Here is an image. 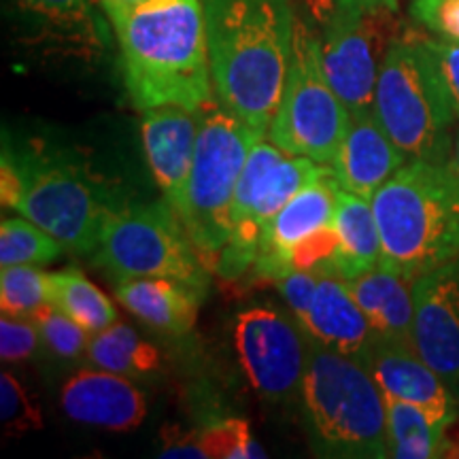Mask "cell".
I'll use <instances>...</instances> for the list:
<instances>
[{"instance_id": "obj_26", "label": "cell", "mask_w": 459, "mask_h": 459, "mask_svg": "<svg viewBox=\"0 0 459 459\" xmlns=\"http://www.w3.org/2000/svg\"><path fill=\"white\" fill-rule=\"evenodd\" d=\"M49 304L91 334L117 321V308L111 298L102 294L79 268L49 273Z\"/></svg>"}, {"instance_id": "obj_17", "label": "cell", "mask_w": 459, "mask_h": 459, "mask_svg": "<svg viewBox=\"0 0 459 459\" xmlns=\"http://www.w3.org/2000/svg\"><path fill=\"white\" fill-rule=\"evenodd\" d=\"M198 113L183 107H156L143 111L141 139L145 158L164 200L175 209L186 186L200 132Z\"/></svg>"}, {"instance_id": "obj_39", "label": "cell", "mask_w": 459, "mask_h": 459, "mask_svg": "<svg viewBox=\"0 0 459 459\" xmlns=\"http://www.w3.org/2000/svg\"><path fill=\"white\" fill-rule=\"evenodd\" d=\"M449 166L457 172V177H459V130H457V134H455V143H453V153H451Z\"/></svg>"}, {"instance_id": "obj_37", "label": "cell", "mask_w": 459, "mask_h": 459, "mask_svg": "<svg viewBox=\"0 0 459 459\" xmlns=\"http://www.w3.org/2000/svg\"><path fill=\"white\" fill-rule=\"evenodd\" d=\"M428 41H429V48L434 51L436 60H438L440 71H443L453 107H455V113L459 117V45L440 41V39H429V37Z\"/></svg>"}, {"instance_id": "obj_20", "label": "cell", "mask_w": 459, "mask_h": 459, "mask_svg": "<svg viewBox=\"0 0 459 459\" xmlns=\"http://www.w3.org/2000/svg\"><path fill=\"white\" fill-rule=\"evenodd\" d=\"M115 298L149 328L169 336H186L196 324L204 291L175 279L145 277L115 285Z\"/></svg>"}, {"instance_id": "obj_33", "label": "cell", "mask_w": 459, "mask_h": 459, "mask_svg": "<svg viewBox=\"0 0 459 459\" xmlns=\"http://www.w3.org/2000/svg\"><path fill=\"white\" fill-rule=\"evenodd\" d=\"M41 334L32 317H15L3 313L0 317V359L3 364H17L30 359L39 351Z\"/></svg>"}, {"instance_id": "obj_29", "label": "cell", "mask_w": 459, "mask_h": 459, "mask_svg": "<svg viewBox=\"0 0 459 459\" xmlns=\"http://www.w3.org/2000/svg\"><path fill=\"white\" fill-rule=\"evenodd\" d=\"M200 445L206 459H262L264 446L255 443L247 419L226 417L200 429Z\"/></svg>"}, {"instance_id": "obj_9", "label": "cell", "mask_w": 459, "mask_h": 459, "mask_svg": "<svg viewBox=\"0 0 459 459\" xmlns=\"http://www.w3.org/2000/svg\"><path fill=\"white\" fill-rule=\"evenodd\" d=\"M94 264L115 283L160 277L181 281L198 291L209 287V268L166 200L119 206L107 223Z\"/></svg>"}, {"instance_id": "obj_19", "label": "cell", "mask_w": 459, "mask_h": 459, "mask_svg": "<svg viewBox=\"0 0 459 459\" xmlns=\"http://www.w3.org/2000/svg\"><path fill=\"white\" fill-rule=\"evenodd\" d=\"M300 325L313 341L359 361L366 359L378 338L341 277H321Z\"/></svg>"}, {"instance_id": "obj_16", "label": "cell", "mask_w": 459, "mask_h": 459, "mask_svg": "<svg viewBox=\"0 0 459 459\" xmlns=\"http://www.w3.org/2000/svg\"><path fill=\"white\" fill-rule=\"evenodd\" d=\"M60 404L68 419L108 432H130L145 421L147 400L130 377L91 368L65 383Z\"/></svg>"}, {"instance_id": "obj_34", "label": "cell", "mask_w": 459, "mask_h": 459, "mask_svg": "<svg viewBox=\"0 0 459 459\" xmlns=\"http://www.w3.org/2000/svg\"><path fill=\"white\" fill-rule=\"evenodd\" d=\"M411 15L440 41L459 45V0H412Z\"/></svg>"}, {"instance_id": "obj_13", "label": "cell", "mask_w": 459, "mask_h": 459, "mask_svg": "<svg viewBox=\"0 0 459 459\" xmlns=\"http://www.w3.org/2000/svg\"><path fill=\"white\" fill-rule=\"evenodd\" d=\"M412 344L459 398V257L412 285Z\"/></svg>"}, {"instance_id": "obj_3", "label": "cell", "mask_w": 459, "mask_h": 459, "mask_svg": "<svg viewBox=\"0 0 459 459\" xmlns=\"http://www.w3.org/2000/svg\"><path fill=\"white\" fill-rule=\"evenodd\" d=\"M0 203L37 223L73 254L99 249L107 223L119 211L88 166L43 143L15 147L4 141Z\"/></svg>"}, {"instance_id": "obj_18", "label": "cell", "mask_w": 459, "mask_h": 459, "mask_svg": "<svg viewBox=\"0 0 459 459\" xmlns=\"http://www.w3.org/2000/svg\"><path fill=\"white\" fill-rule=\"evenodd\" d=\"M406 162L409 158L400 152L377 115L368 113L351 119L330 166L338 186L372 200Z\"/></svg>"}, {"instance_id": "obj_23", "label": "cell", "mask_w": 459, "mask_h": 459, "mask_svg": "<svg viewBox=\"0 0 459 459\" xmlns=\"http://www.w3.org/2000/svg\"><path fill=\"white\" fill-rule=\"evenodd\" d=\"M334 228L341 238L338 277L351 281L381 264V234L372 203L338 187Z\"/></svg>"}, {"instance_id": "obj_11", "label": "cell", "mask_w": 459, "mask_h": 459, "mask_svg": "<svg viewBox=\"0 0 459 459\" xmlns=\"http://www.w3.org/2000/svg\"><path fill=\"white\" fill-rule=\"evenodd\" d=\"M325 170H330L328 164L291 156L268 139L257 141L238 179L230 238L215 273L223 281H237L254 268L268 223L307 183L317 179Z\"/></svg>"}, {"instance_id": "obj_25", "label": "cell", "mask_w": 459, "mask_h": 459, "mask_svg": "<svg viewBox=\"0 0 459 459\" xmlns=\"http://www.w3.org/2000/svg\"><path fill=\"white\" fill-rule=\"evenodd\" d=\"M387 438L389 457L434 459L449 451L446 428L429 419L426 412L406 402L387 398Z\"/></svg>"}, {"instance_id": "obj_15", "label": "cell", "mask_w": 459, "mask_h": 459, "mask_svg": "<svg viewBox=\"0 0 459 459\" xmlns=\"http://www.w3.org/2000/svg\"><path fill=\"white\" fill-rule=\"evenodd\" d=\"M338 181L334 170L307 183L294 198L279 211L277 217L264 230L260 254L254 264L257 279L277 281L290 273L287 260L291 249L315 230L334 223Z\"/></svg>"}, {"instance_id": "obj_35", "label": "cell", "mask_w": 459, "mask_h": 459, "mask_svg": "<svg viewBox=\"0 0 459 459\" xmlns=\"http://www.w3.org/2000/svg\"><path fill=\"white\" fill-rule=\"evenodd\" d=\"M321 277L319 274L307 273V271H291L287 273L285 277L274 281L279 287L281 296L285 298L287 307L291 308V315L300 321L304 315L308 313V307H311L315 291H317Z\"/></svg>"}, {"instance_id": "obj_1", "label": "cell", "mask_w": 459, "mask_h": 459, "mask_svg": "<svg viewBox=\"0 0 459 459\" xmlns=\"http://www.w3.org/2000/svg\"><path fill=\"white\" fill-rule=\"evenodd\" d=\"M217 105L268 134L290 71L296 15L290 0H203Z\"/></svg>"}, {"instance_id": "obj_5", "label": "cell", "mask_w": 459, "mask_h": 459, "mask_svg": "<svg viewBox=\"0 0 459 459\" xmlns=\"http://www.w3.org/2000/svg\"><path fill=\"white\" fill-rule=\"evenodd\" d=\"M300 404L317 455L389 457L385 395L364 361L308 336Z\"/></svg>"}, {"instance_id": "obj_36", "label": "cell", "mask_w": 459, "mask_h": 459, "mask_svg": "<svg viewBox=\"0 0 459 459\" xmlns=\"http://www.w3.org/2000/svg\"><path fill=\"white\" fill-rule=\"evenodd\" d=\"M160 457L164 459H206L200 445V429H186L181 426H164L160 429Z\"/></svg>"}, {"instance_id": "obj_2", "label": "cell", "mask_w": 459, "mask_h": 459, "mask_svg": "<svg viewBox=\"0 0 459 459\" xmlns=\"http://www.w3.org/2000/svg\"><path fill=\"white\" fill-rule=\"evenodd\" d=\"M107 17L122 51L126 90L139 111L215 107L203 0H143Z\"/></svg>"}, {"instance_id": "obj_14", "label": "cell", "mask_w": 459, "mask_h": 459, "mask_svg": "<svg viewBox=\"0 0 459 459\" xmlns=\"http://www.w3.org/2000/svg\"><path fill=\"white\" fill-rule=\"evenodd\" d=\"M364 364L375 377L383 395L417 406L445 428L455 421L457 394L423 361L415 344L377 338Z\"/></svg>"}, {"instance_id": "obj_32", "label": "cell", "mask_w": 459, "mask_h": 459, "mask_svg": "<svg viewBox=\"0 0 459 459\" xmlns=\"http://www.w3.org/2000/svg\"><path fill=\"white\" fill-rule=\"evenodd\" d=\"M0 421L7 436H24L43 428L41 409L9 370L0 375Z\"/></svg>"}, {"instance_id": "obj_10", "label": "cell", "mask_w": 459, "mask_h": 459, "mask_svg": "<svg viewBox=\"0 0 459 459\" xmlns=\"http://www.w3.org/2000/svg\"><path fill=\"white\" fill-rule=\"evenodd\" d=\"M349 124L351 115L325 73L319 34L296 17L283 99L266 139L291 156L332 164Z\"/></svg>"}, {"instance_id": "obj_24", "label": "cell", "mask_w": 459, "mask_h": 459, "mask_svg": "<svg viewBox=\"0 0 459 459\" xmlns=\"http://www.w3.org/2000/svg\"><path fill=\"white\" fill-rule=\"evenodd\" d=\"M85 359L94 368L130 378L147 377L160 368L158 349L119 321L90 336Z\"/></svg>"}, {"instance_id": "obj_30", "label": "cell", "mask_w": 459, "mask_h": 459, "mask_svg": "<svg viewBox=\"0 0 459 459\" xmlns=\"http://www.w3.org/2000/svg\"><path fill=\"white\" fill-rule=\"evenodd\" d=\"M34 324H37L41 344L49 353L60 359H79L88 351V342L91 332L83 328L82 324L57 311L51 304H45L34 313Z\"/></svg>"}, {"instance_id": "obj_31", "label": "cell", "mask_w": 459, "mask_h": 459, "mask_svg": "<svg viewBox=\"0 0 459 459\" xmlns=\"http://www.w3.org/2000/svg\"><path fill=\"white\" fill-rule=\"evenodd\" d=\"M338 249H341V238L334 223H330L304 237L291 249L287 268L290 273L307 271L319 277H338Z\"/></svg>"}, {"instance_id": "obj_8", "label": "cell", "mask_w": 459, "mask_h": 459, "mask_svg": "<svg viewBox=\"0 0 459 459\" xmlns=\"http://www.w3.org/2000/svg\"><path fill=\"white\" fill-rule=\"evenodd\" d=\"M325 73L349 115L375 113V94L389 45L404 24L398 0H313Z\"/></svg>"}, {"instance_id": "obj_7", "label": "cell", "mask_w": 459, "mask_h": 459, "mask_svg": "<svg viewBox=\"0 0 459 459\" xmlns=\"http://www.w3.org/2000/svg\"><path fill=\"white\" fill-rule=\"evenodd\" d=\"M260 139L266 136L220 105L203 115L196 152L175 211L206 268L215 271L226 249L238 179Z\"/></svg>"}, {"instance_id": "obj_12", "label": "cell", "mask_w": 459, "mask_h": 459, "mask_svg": "<svg viewBox=\"0 0 459 459\" xmlns=\"http://www.w3.org/2000/svg\"><path fill=\"white\" fill-rule=\"evenodd\" d=\"M234 347L249 385L273 404L300 400L308 334L300 321L273 307H254L234 319Z\"/></svg>"}, {"instance_id": "obj_22", "label": "cell", "mask_w": 459, "mask_h": 459, "mask_svg": "<svg viewBox=\"0 0 459 459\" xmlns=\"http://www.w3.org/2000/svg\"><path fill=\"white\" fill-rule=\"evenodd\" d=\"M344 283L378 338L412 344V317H415L412 285L415 281L378 264L372 271Z\"/></svg>"}, {"instance_id": "obj_28", "label": "cell", "mask_w": 459, "mask_h": 459, "mask_svg": "<svg viewBox=\"0 0 459 459\" xmlns=\"http://www.w3.org/2000/svg\"><path fill=\"white\" fill-rule=\"evenodd\" d=\"M49 304V273L37 266H3L0 271V307L15 317H34Z\"/></svg>"}, {"instance_id": "obj_21", "label": "cell", "mask_w": 459, "mask_h": 459, "mask_svg": "<svg viewBox=\"0 0 459 459\" xmlns=\"http://www.w3.org/2000/svg\"><path fill=\"white\" fill-rule=\"evenodd\" d=\"M28 26L43 41L60 45V49L91 57L100 54L107 43L96 0H11Z\"/></svg>"}, {"instance_id": "obj_38", "label": "cell", "mask_w": 459, "mask_h": 459, "mask_svg": "<svg viewBox=\"0 0 459 459\" xmlns=\"http://www.w3.org/2000/svg\"><path fill=\"white\" fill-rule=\"evenodd\" d=\"M96 3L100 4L105 13H108V11H113V9H128V7H134V4L143 3V0H96Z\"/></svg>"}, {"instance_id": "obj_40", "label": "cell", "mask_w": 459, "mask_h": 459, "mask_svg": "<svg viewBox=\"0 0 459 459\" xmlns=\"http://www.w3.org/2000/svg\"><path fill=\"white\" fill-rule=\"evenodd\" d=\"M453 455H457V457H459V449H457V453H453Z\"/></svg>"}, {"instance_id": "obj_4", "label": "cell", "mask_w": 459, "mask_h": 459, "mask_svg": "<svg viewBox=\"0 0 459 459\" xmlns=\"http://www.w3.org/2000/svg\"><path fill=\"white\" fill-rule=\"evenodd\" d=\"M370 203L389 271L417 281L459 257V177L449 164L411 160Z\"/></svg>"}, {"instance_id": "obj_27", "label": "cell", "mask_w": 459, "mask_h": 459, "mask_svg": "<svg viewBox=\"0 0 459 459\" xmlns=\"http://www.w3.org/2000/svg\"><path fill=\"white\" fill-rule=\"evenodd\" d=\"M65 254V245L26 217L0 223V266H45Z\"/></svg>"}, {"instance_id": "obj_6", "label": "cell", "mask_w": 459, "mask_h": 459, "mask_svg": "<svg viewBox=\"0 0 459 459\" xmlns=\"http://www.w3.org/2000/svg\"><path fill=\"white\" fill-rule=\"evenodd\" d=\"M375 115L409 162L449 164L457 113L428 37L412 28L389 45L378 73Z\"/></svg>"}]
</instances>
